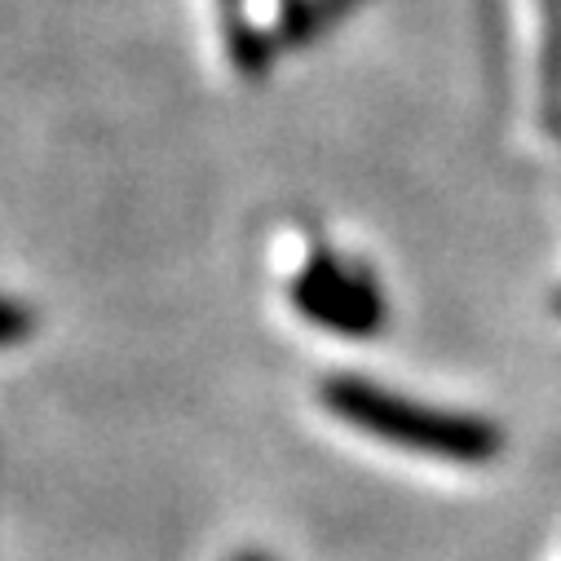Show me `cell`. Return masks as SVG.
<instances>
[{"instance_id": "1", "label": "cell", "mask_w": 561, "mask_h": 561, "mask_svg": "<svg viewBox=\"0 0 561 561\" xmlns=\"http://www.w3.org/2000/svg\"><path fill=\"white\" fill-rule=\"evenodd\" d=\"M332 407L350 420V425L385 438V443H398V447H411V451H425V456H438V460H456V465H482L491 460V451L500 447L495 430L478 425V420H460V415H443V411H430V407H415V402H402V398H389L380 389H367V385H341L328 393Z\"/></svg>"}, {"instance_id": "2", "label": "cell", "mask_w": 561, "mask_h": 561, "mask_svg": "<svg viewBox=\"0 0 561 561\" xmlns=\"http://www.w3.org/2000/svg\"><path fill=\"white\" fill-rule=\"evenodd\" d=\"M234 561H270V557H261V552H239Z\"/></svg>"}]
</instances>
